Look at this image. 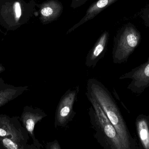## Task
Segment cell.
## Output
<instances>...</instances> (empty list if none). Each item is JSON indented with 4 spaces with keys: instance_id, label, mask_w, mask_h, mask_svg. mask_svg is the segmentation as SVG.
Wrapping results in <instances>:
<instances>
[{
    "instance_id": "cell-1",
    "label": "cell",
    "mask_w": 149,
    "mask_h": 149,
    "mask_svg": "<svg viewBox=\"0 0 149 149\" xmlns=\"http://www.w3.org/2000/svg\"><path fill=\"white\" fill-rule=\"evenodd\" d=\"M86 92L95 99L113 125L124 149H137L136 141L130 134L119 107L105 85L96 79H89L87 83Z\"/></svg>"
},
{
    "instance_id": "cell-2",
    "label": "cell",
    "mask_w": 149,
    "mask_h": 149,
    "mask_svg": "<svg viewBox=\"0 0 149 149\" xmlns=\"http://www.w3.org/2000/svg\"><path fill=\"white\" fill-rule=\"evenodd\" d=\"M86 94L91 103L88 115L98 143L105 149H124L116 129L100 106L93 96L87 92Z\"/></svg>"
},
{
    "instance_id": "cell-3",
    "label": "cell",
    "mask_w": 149,
    "mask_h": 149,
    "mask_svg": "<svg viewBox=\"0 0 149 149\" xmlns=\"http://www.w3.org/2000/svg\"><path fill=\"white\" fill-rule=\"evenodd\" d=\"M37 6L34 0H0V24L7 30L16 29L29 21Z\"/></svg>"
},
{
    "instance_id": "cell-4",
    "label": "cell",
    "mask_w": 149,
    "mask_h": 149,
    "mask_svg": "<svg viewBox=\"0 0 149 149\" xmlns=\"http://www.w3.org/2000/svg\"><path fill=\"white\" fill-rule=\"evenodd\" d=\"M141 39V33L131 23L122 27L114 38L112 52L114 64L127 62L140 43Z\"/></svg>"
},
{
    "instance_id": "cell-5",
    "label": "cell",
    "mask_w": 149,
    "mask_h": 149,
    "mask_svg": "<svg viewBox=\"0 0 149 149\" xmlns=\"http://www.w3.org/2000/svg\"><path fill=\"white\" fill-rule=\"evenodd\" d=\"M79 91V86L67 90L62 96L57 106L54 126L65 127L72 120L75 115L74 106Z\"/></svg>"
},
{
    "instance_id": "cell-6",
    "label": "cell",
    "mask_w": 149,
    "mask_h": 149,
    "mask_svg": "<svg viewBox=\"0 0 149 149\" xmlns=\"http://www.w3.org/2000/svg\"><path fill=\"white\" fill-rule=\"evenodd\" d=\"M0 137H7L23 145H29V135L21 124L19 116L0 115Z\"/></svg>"
},
{
    "instance_id": "cell-7",
    "label": "cell",
    "mask_w": 149,
    "mask_h": 149,
    "mask_svg": "<svg viewBox=\"0 0 149 149\" xmlns=\"http://www.w3.org/2000/svg\"><path fill=\"white\" fill-rule=\"evenodd\" d=\"M120 80H131L127 89L132 93L141 94L149 87V55L148 60L120 77Z\"/></svg>"
},
{
    "instance_id": "cell-8",
    "label": "cell",
    "mask_w": 149,
    "mask_h": 149,
    "mask_svg": "<svg viewBox=\"0 0 149 149\" xmlns=\"http://www.w3.org/2000/svg\"><path fill=\"white\" fill-rule=\"evenodd\" d=\"M47 116L44 111L38 108L25 106L20 117V121L22 126L29 133V136L33 140V144L38 149L43 148L42 145L35 136L34 129L35 126L44 118Z\"/></svg>"
},
{
    "instance_id": "cell-9",
    "label": "cell",
    "mask_w": 149,
    "mask_h": 149,
    "mask_svg": "<svg viewBox=\"0 0 149 149\" xmlns=\"http://www.w3.org/2000/svg\"><path fill=\"white\" fill-rule=\"evenodd\" d=\"M39 8V19L42 24H47L57 20L61 15L63 7L58 0H47L37 4Z\"/></svg>"
},
{
    "instance_id": "cell-10",
    "label": "cell",
    "mask_w": 149,
    "mask_h": 149,
    "mask_svg": "<svg viewBox=\"0 0 149 149\" xmlns=\"http://www.w3.org/2000/svg\"><path fill=\"white\" fill-rule=\"evenodd\" d=\"M109 36V32L105 31L97 39L86 57L85 65L87 67L94 68L99 61L103 58L107 51Z\"/></svg>"
},
{
    "instance_id": "cell-11",
    "label": "cell",
    "mask_w": 149,
    "mask_h": 149,
    "mask_svg": "<svg viewBox=\"0 0 149 149\" xmlns=\"http://www.w3.org/2000/svg\"><path fill=\"white\" fill-rule=\"evenodd\" d=\"M117 1L118 0H98L94 2L87 10L84 17L70 29L66 33L68 34L71 33L83 24L91 19H93L106 8L109 7Z\"/></svg>"
},
{
    "instance_id": "cell-12",
    "label": "cell",
    "mask_w": 149,
    "mask_h": 149,
    "mask_svg": "<svg viewBox=\"0 0 149 149\" xmlns=\"http://www.w3.org/2000/svg\"><path fill=\"white\" fill-rule=\"evenodd\" d=\"M29 86H15L5 84L0 78V108L22 95L28 90Z\"/></svg>"
},
{
    "instance_id": "cell-13",
    "label": "cell",
    "mask_w": 149,
    "mask_h": 149,
    "mask_svg": "<svg viewBox=\"0 0 149 149\" xmlns=\"http://www.w3.org/2000/svg\"><path fill=\"white\" fill-rule=\"evenodd\" d=\"M136 127L142 148L149 149V115H138L136 120Z\"/></svg>"
},
{
    "instance_id": "cell-14",
    "label": "cell",
    "mask_w": 149,
    "mask_h": 149,
    "mask_svg": "<svg viewBox=\"0 0 149 149\" xmlns=\"http://www.w3.org/2000/svg\"><path fill=\"white\" fill-rule=\"evenodd\" d=\"M0 149H38L34 144L24 145L7 137H0Z\"/></svg>"
},
{
    "instance_id": "cell-15",
    "label": "cell",
    "mask_w": 149,
    "mask_h": 149,
    "mask_svg": "<svg viewBox=\"0 0 149 149\" xmlns=\"http://www.w3.org/2000/svg\"><path fill=\"white\" fill-rule=\"evenodd\" d=\"M46 148L47 149H60L61 147L57 140L52 142L48 143L46 144Z\"/></svg>"
},
{
    "instance_id": "cell-16",
    "label": "cell",
    "mask_w": 149,
    "mask_h": 149,
    "mask_svg": "<svg viewBox=\"0 0 149 149\" xmlns=\"http://www.w3.org/2000/svg\"><path fill=\"white\" fill-rule=\"evenodd\" d=\"M88 0H72L71 6L73 8H76L84 4Z\"/></svg>"
},
{
    "instance_id": "cell-17",
    "label": "cell",
    "mask_w": 149,
    "mask_h": 149,
    "mask_svg": "<svg viewBox=\"0 0 149 149\" xmlns=\"http://www.w3.org/2000/svg\"><path fill=\"white\" fill-rule=\"evenodd\" d=\"M142 18L146 25L149 27V9H146L143 12Z\"/></svg>"
},
{
    "instance_id": "cell-18",
    "label": "cell",
    "mask_w": 149,
    "mask_h": 149,
    "mask_svg": "<svg viewBox=\"0 0 149 149\" xmlns=\"http://www.w3.org/2000/svg\"><path fill=\"white\" fill-rule=\"evenodd\" d=\"M5 71V68L2 64H0V73Z\"/></svg>"
}]
</instances>
